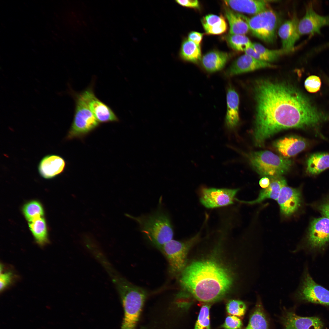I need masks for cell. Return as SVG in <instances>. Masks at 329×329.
Returning <instances> with one entry per match:
<instances>
[{
    "label": "cell",
    "mask_w": 329,
    "mask_h": 329,
    "mask_svg": "<svg viewBox=\"0 0 329 329\" xmlns=\"http://www.w3.org/2000/svg\"><path fill=\"white\" fill-rule=\"evenodd\" d=\"M23 212L29 222L42 217L44 214L43 208L41 204L36 200L31 201L26 203L23 207Z\"/></svg>",
    "instance_id": "1f68e13d"
},
{
    "label": "cell",
    "mask_w": 329,
    "mask_h": 329,
    "mask_svg": "<svg viewBox=\"0 0 329 329\" xmlns=\"http://www.w3.org/2000/svg\"><path fill=\"white\" fill-rule=\"evenodd\" d=\"M225 15L229 25V34L244 35L249 30L248 25L241 14L225 7Z\"/></svg>",
    "instance_id": "4316f807"
},
{
    "label": "cell",
    "mask_w": 329,
    "mask_h": 329,
    "mask_svg": "<svg viewBox=\"0 0 329 329\" xmlns=\"http://www.w3.org/2000/svg\"><path fill=\"white\" fill-rule=\"evenodd\" d=\"M267 1L261 0L224 1L227 6L235 11L255 15L267 9Z\"/></svg>",
    "instance_id": "7402d4cb"
},
{
    "label": "cell",
    "mask_w": 329,
    "mask_h": 329,
    "mask_svg": "<svg viewBox=\"0 0 329 329\" xmlns=\"http://www.w3.org/2000/svg\"><path fill=\"white\" fill-rule=\"evenodd\" d=\"M275 67L270 63L256 59L245 54L236 59L226 71L225 76L231 77L260 69Z\"/></svg>",
    "instance_id": "5bb4252c"
},
{
    "label": "cell",
    "mask_w": 329,
    "mask_h": 329,
    "mask_svg": "<svg viewBox=\"0 0 329 329\" xmlns=\"http://www.w3.org/2000/svg\"><path fill=\"white\" fill-rule=\"evenodd\" d=\"M242 326L241 320L237 316L231 315L225 319L221 327L225 329H241Z\"/></svg>",
    "instance_id": "d590c367"
},
{
    "label": "cell",
    "mask_w": 329,
    "mask_h": 329,
    "mask_svg": "<svg viewBox=\"0 0 329 329\" xmlns=\"http://www.w3.org/2000/svg\"><path fill=\"white\" fill-rule=\"evenodd\" d=\"M175 1L178 4L186 7L197 9L200 6L199 2L197 0H177Z\"/></svg>",
    "instance_id": "74e56055"
},
{
    "label": "cell",
    "mask_w": 329,
    "mask_h": 329,
    "mask_svg": "<svg viewBox=\"0 0 329 329\" xmlns=\"http://www.w3.org/2000/svg\"><path fill=\"white\" fill-rule=\"evenodd\" d=\"M13 275L10 272L1 273L0 277V291H2L11 283L12 280Z\"/></svg>",
    "instance_id": "8d00e7d4"
},
{
    "label": "cell",
    "mask_w": 329,
    "mask_h": 329,
    "mask_svg": "<svg viewBox=\"0 0 329 329\" xmlns=\"http://www.w3.org/2000/svg\"><path fill=\"white\" fill-rule=\"evenodd\" d=\"M180 285L198 300L211 302L219 300L228 292L232 283L229 271L214 260L193 262L181 272Z\"/></svg>",
    "instance_id": "7a4b0ae2"
},
{
    "label": "cell",
    "mask_w": 329,
    "mask_h": 329,
    "mask_svg": "<svg viewBox=\"0 0 329 329\" xmlns=\"http://www.w3.org/2000/svg\"><path fill=\"white\" fill-rule=\"evenodd\" d=\"M285 329H323V324L318 317H303L287 312L282 318Z\"/></svg>",
    "instance_id": "ac0fdd59"
},
{
    "label": "cell",
    "mask_w": 329,
    "mask_h": 329,
    "mask_svg": "<svg viewBox=\"0 0 329 329\" xmlns=\"http://www.w3.org/2000/svg\"><path fill=\"white\" fill-rule=\"evenodd\" d=\"M226 100L227 109L225 124L227 130L232 132L238 125L239 118V95L231 86L227 89Z\"/></svg>",
    "instance_id": "d6986e66"
},
{
    "label": "cell",
    "mask_w": 329,
    "mask_h": 329,
    "mask_svg": "<svg viewBox=\"0 0 329 329\" xmlns=\"http://www.w3.org/2000/svg\"><path fill=\"white\" fill-rule=\"evenodd\" d=\"M295 295L302 301L329 306V290L317 284L307 272Z\"/></svg>",
    "instance_id": "9c48e42d"
},
{
    "label": "cell",
    "mask_w": 329,
    "mask_h": 329,
    "mask_svg": "<svg viewBox=\"0 0 329 329\" xmlns=\"http://www.w3.org/2000/svg\"><path fill=\"white\" fill-rule=\"evenodd\" d=\"M200 235L198 233L185 241L172 239L160 249L168 261L170 272L172 275L181 273L185 267L188 251L198 239Z\"/></svg>",
    "instance_id": "ba28073f"
},
{
    "label": "cell",
    "mask_w": 329,
    "mask_h": 329,
    "mask_svg": "<svg viewBox=\"0 0 329 329\" xmlns=\"http://www.w3.org/2000/svg\"><path fill=\"white\" fill-rule=\"evenodd\" d=\"M29 226L37 243L43 246L48 242L47 228L45 219L43 217L29 222Z\"/></svg>",
    "instance_id": "83f0119b"
},
{
    "label": "cell",
    "mask_w": 329,
    "mask_h": 329,
    "mask_svg": "<svg viewBox=\"0 0 329 329\" xmlns=\"http://www.w3.org/2000/svg\"><path fill=\"white\" fill-rule=\"evenodd\" d=\"M64 160L60 156L49 155L41 161L38 169L40 175L46 179L52 178L62 173L65 167Z\"/></svg>",
    "instance_id": "ffe728a7"
},
{
    "label": "cell",
    "mask_w": 329,
    "mask_h": 329,
    "mask_svg": "<svg viewBox=\"0 0 329 329\" xmlns=\"http://www.w3.org/2000/svg\"><path fill=\"white\" fill-rule=\"evenodd\" d=\"M259 184L260 187L265 189L270 184V179L269 177H264L260 180Z\"/></svg>",
    "instance_id": "60d3db41"
},
{
    "label": "cell",
    "mask_w": 329,
    "mask_h": 329,
    "mask_svg": "<svg viewBox=\"0 0 329 329\" xmlns=\"http://www.w3.org/2000/svg\"><path fill=\"white\" fill-rule=\"evenodd\" d=\"M274 146L282 156L288 158L304 150L308 145L307 140L297 136L284 137L276 141Z\"/></svg>",
    "instance_id": "e0dca14e"
},
{
    "label": "cell",
    "mask_w": 329,
    "mask_h": 329,
    "mask_svg": "<svg viewBox=\"0 0 329 329\" xmlns=\"http://www.w3.org/2000/svg\"><path fill=\"white\" fill-rule=\"evenodd\" d=\"M268 324L260 299L258 298L256 307L246 329H268Z\"/></svg>",
    "instance_id": "f546056e"
},
{
    "label": "cell",
    "mask_w": 329,
    "mask_h": 329,
    "mask_svg": "<svg viewBox=\"0 0 329 329\" xmlns=\"http://www.w3.org/2000/svg\"><path fill=\"white\" fill-rule=\"evenodd\" d=\"M203 35L202 33L200 32L192 31L189 33L188 39L200 46L203 39Z\"/></svg>",
    "instance_id": "f35d334b"
},
{
    "label": "cell",
    "mask_w": 329,
    "mask_h": 329,
    "mask_svg": "<svg viewBox=\"0 0 329 329\" xmlns=\"http://www.w3.org/2000/svg\"><path fill=\"white\" fill-rule=\"evenodd\" d=\"M277 201L281 213L285 216H289L296 211L301 203V193L300 190L287 186H283Z\"/></svg>",
    "instance_id": "9a60e30c"
},
{
    "label": "cell",
    "mask_w": 329,
    "mask_h": 329,
    "mask_svg": "<svg viewBox=\"0 0 329 329\" xmlns=\"http://www.w3.org/2000/svg\"><path fill=\"white\" fill-rule=\"evenodd\" d=\"M245 52V54L256 59L268 62L274 61L280 56L288 53L282 48L271 50L257 43H253L252 47L247 49Z\"/></svg>",
    "instance_id": "cb8c5ba5"
},
{
    "label": "cell",
    "mask_w": 329,
    "mask_h": 329,
    "mask_svg": "<svg viewBox=\"0 0 329 329\" xmlns=\"http://www.w3.org/2000/svg\"><path fill=\"white\" fill-rule=\"evenodd\" d=\"M307 241L314 248L324 246L329 242V219L323 217L313 219L309 229Z\"/></svg>",
    "instance_id": "4fadbf2b"
},
{
    "label": "cell",
    "mask_w": 329,
    "mask_h": 329,
    "mask_svg": "<svg viewBox=\"0 0 329 329\" xmlns=\"http://www.w3.org/2000/svg\"><path fill=\"white\" fill-rule=\"evenodd\" d=\"M299 22V19L295 15L291 19L284 22L278 29L282 48L288 53L294 50L295 44L300 37L298 30Z\"/></svg>",
    "instance_id": "2e32d148"
},
{
    "label": "cell",
    "mask_w": 329,
    "mask_h": 329,
    "mask_svg": "<svg viewBox=\"0 0 329 329\" xmlns=\"http://www.w3.org/2000/svg\"><path fill=\"white\" fill-rule=\"evenodd\" d=\"M180 54L184 60L193 63L197 62L202 58L200 46L188 39L185 40L182 42Z\"/></svg>",
    "instance_id": "f1b7e54d"
},
{
    "label": "cell",
    "mask_w": 329,
    "mask_h": 329,
    "mask_svg": "<svg viewBox=\"0 0 329 329\" xmlns=\"http://www.w3.org/2000/svg\"><path fill=\"white\" fill-rule=\"evenodd\" d=\"M226 39L230 46L233 49L240 51H245L252 47V43L244 35L229 34Z\"/></svg>",
    "instance_id": "4dcf8cb0"
},
{
    "label": "cell",
    "mask_w": 329,
    "mask_h": 329,
    "mask_svg": "<svg viewBox=\"0 0 329 329\" xmlns=\"http://www.w3.org/2000/svg\"><path fill=\"white\" fill-rule=\"evenodd\" d=\"M239 189L204 188L200 198L201 203L207 208L227 206L234 203Z\"/></svg>",
    "instance_id": "30bf717a"
},
{
    "label": "cell",
    "mask_w": 329,
    "mask_h": 329,
    "mask_svg": "<svg viewBox=\"0 0 329 329\" xmlns=\"http://www.w3.org/2000/svg\"><path fill=\"white\" fill-rule=\"evenodd\" d=\"M230 54L227 52L212 51L204 55L201 58V63L207 72L213 73L219 71L225 66L230 58Z\"/></svg>",
    "instance_id": "603a6c76"
},
{
    "label": "cell",
    "mask_w": 329,
    "mask_h": 329,
    "mask_svg": "<svg viewBox=\"0 0 329 329\" xmlns=\"http://www.w3.org/2000/svg\"><path fill=\"white\" fill-rule=\"evenodd\" d=\"M201 22L207 34H220L225 32L227 30V23L222 15L208 14L202 18Z\"/></svg>",
    "instance_id": "d4e9b609"
},
{
    "label": "cell",
    "mask_w": 329,
    "mask_h": 329,
    "mask_svg": "<svg viewBox=\"0 0 329 329\" xmlns=\"http://www.w3.org/2000/svg\"><path fill=\"white\" fill-rule=\"evenodd\" d=\"M252 167L260 175L269 177L282 176L289 170L292 161L272 152H253L248 155Z\"/></svg>",
    "instance_id": "5b68a950"
},
{
    "label": "cell",
    "mask_w": 329,
    "mask_h": 329,
    "mask_svg": "<svg viewBox=\"0 0 329 329\" xmlns=\"http://www.w3.org/2000/svg\"><path fill=\"white\" fill-rule=\"evenodd\" d=\"M210 304H207L201 308L194 329H210Z\"/></svg>",
    "instance_id": "d6a6232c"
},
{
    "label": "cell",
    "mask_w": 329,
    "mask_h": 329,
    "mask_svg": "<svg viewBox=\"0 0 329 329\" xmlns=\"http://www.w3.org/2000/svg\"><path fill=\"white\" fill-rule=\"evenodd\" d=\"M319 210L323 217L329 219V198L319 207Z\"/></svg>",
    "instance_id": "ab89813d"
},
{
    "label": "cell",
    "mask_w": 329,
    "mask_h": 329,
    "mask_svg": "<svg viewBox=\"0 0 329 329\" xmlns=\"http://www.w3.org/2000/svg\"><path fill=\"white\" fill-rule=\"evenodd\" d=\"M329 26V16H322L318 14L313 9L311 3L306 7L304 16L299 21L298 30L301 36L307 34H321V28Z\"/></svg>",
    "instance_id": "7c38bea8"
},
{
    "label": "cell",
    "mask_w": 329,
    "mask_h": 329,
    "mask_svg": "<svg viewBox=\"0 0 329 329\" xmlns=\"http://www.w3.org/2000/svg\"><path fill=\"white\" fill-rule=\"evenodd\" d=\"M256 114L253 140L263 146L276 133L291 128L315 129L325 119L309 100L289 83L262 79L254 87Z\"/></svg>",
    "instance_id": "6da1fadb"
},
{
    "label": "cell",
    "mask_w": 329,
    "mask_h": 329,
    "mask_svg": "<svg viewBox=\"0 0 329 329\" xmlns=\"http://www.w3.org/2000/svg\"><path fill=\"white\" fill-rule=\"evenodd\" d=\"M112 282L120 296L124 310L120 329H136L147 297L146 291L121 274L115 276Z\"/></svg>",
    "instance_id": "3957f363"
},
{
    "label": "cell",
    "mask_w": 329,
    "mask_h": 329,
    "mask_svg": "<svg viewBox=\"0 0 329 329\" xmlns=\"http://www.w3.org/2000/svg\"><path fill=\"white\" fill-rule=\"evenodd\" d=\"M75 101L74 118L66 139L81 138L96 128L99 125L90 109L82 92H72Z\"/></svg>",
    "instance_id": "8992f818"
},
{
    "label": "cell",
    "mask_w": 329,
    "mask_h": 329,
    "mask_svg": "<svg viewBox=\"0 0 329 329\" xmlns=\"http://www.w3.org/2000/svg\"><path fill=\"white\" fill-rule=\"evenodd\" d=\"M241 15L254 36L268 43L274 41L279 19L274 11L267 9L250 18Z\"/></svg>",
    "instance_id": "52a82bcc"
},
{
    "label": "cell",
    "mask_w": 329,
    "mask_h": 329,
    "mask_svg": "<svg viewBox=\"0 0 329 329\" xmlns=\"http://www.w3.org/2000/svg\"><path fill=\"white\" fill-rule=\"evenodd\" d=\"M246 308L245 303L242 301L232 299L228 301L226 305V309L229 314L236 316H243Z\"/></svg>",
    "instance_id": "836d02e7"
},
{
    "label": "cell",
    "mask_w": 329,
    "mask_h": 329,
    "mask_svg": "<svg viewBox=\"0 0 329 329\" xmlns=\"http://www.w3.org/2000/svg\"><path fill=\"white\" fill-rule=\"evenodd\" d=\"M306 173L310 175L318 174L329 168V153H317L311 155L306 161Z\"/></svg>",
    "instance_id": "484cf974"
},
{
    "label": "cell",
    "mask_w": 329,
    "mask_h": 329,
    "mask_svg": "<svg viewBox=\"0 0 329 329\" xmlns=\"http://www.w3.org/2000/svg\"><path fill=\"white\" fill-rule=\"evenodd\" d=\"M93 83L83 91L89 107L99 123L117 122L119 119L111 109L95 96Z\"/></svg>",
    "instance_id": "8fae6325"
},
{
    "label": "cell",
    "mask_w": 329,
    "mask_h": 329,
    "mask_svg": "<svg viewBox=\"0 0 329 329\" xmlns=\"http://www.w3.org/2000/svg\"><path fill=\"white\" fill-rule=\"evenodd\" d=\"M126 215L139 225L141 232L159 249L172 239L174 231L170 217L161 209L149 215L138 217L128 214Z\"/></svg>",
    "instance_id": "277c9868"
},
{
    "label": "cell",
    "mask_w": 329,
    "mask_h": 329,
    "mask_svg": "<svg viewBox=\"0 0 329 329\" xmlns=\"http://www.w3.org/2000/svg\"><path fill=\"white\" fill-rule=\"evenodd\" d=\"M321 82L320 78L316 76H311L306 80L304 85L307 91L310 93H315L320 89Z\"/></svg>",
    "instance_id": "e575fe53"
},
{
    "label": "cell",
    "mask_w": 329,
    "mask_h": 329,
    "mask_svg": "<svg viewBox=\"0 0 329 329\" xmlns=\"http://www.w3.org/2000/svg\"><path fill=\"white\" fill-rule=\"evenodd\" d=\"M269 178L270 179L269 185L267 187L260 191L258 196L256 199L251 201H245L240 200L235 198V200L250 204L261 203L267 199L277 200L282 187L287 184V182L282 176Z\"/></svg>",
    "instance_id": "44dd1931"
}]
</instances>
